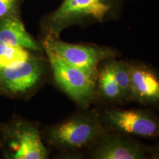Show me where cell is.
Instances as JSON below:
<instances>
[{"label":"cell","instance_id":"obj_8","mask_svg":"<svg viewBox=\"0 0 159 159\" xmlns=\"http://www.w3.org/2000/svg\"><path fill=\"white\" fill-rule=\"evenodd\" d=\"M89 156L94 159H145L148 158V147L130 135L108 131L90 148Z\"/></svg>","mask_w":159,"mask_h":159},{"label":"cell","instance_id":"obj_13","mask_svg":"<svg viewBox=\"0 0 159 159\" xmlns=\"http://www.w3.org/2000/svg\"><path fill=\"white\" fill-rule=\"evenodd\" d=\"M111 64L123 101L130 100V63L122 61H111Z\"/></svg>","mask_w":159,"mask_h":159},{"label":"cell","instance_id":"obj_5","mask_svg":"<svg viewBox=\"0 0 159 159\" xmlns=\"http://www.w3.org/2000/svg\"><path fill=\"white\" fill-rule=\"evenodd\" d=\"M35 53L22 62L0 71V95L25 99L34 94L44 81L48 60Z\"/></svg>","mask_w":159,"mask_h":159},{"label":"cell","instance_id":"obj_4","mask_svg":"<svg viewBox=\"0 0 159 159\" xmlns=\"http://www.w3.org/2000/svg\"><path fill=\"white\" fill-rule=\"evenodd\" d=\"M43 52L57 86L79 106L88 107L96 94L97 74L69 64L48 49Z\"/></svg>","mask_w":159,"mask_h":159},{"label":"cell","instance_id":"obj_11","mask_svg":"<svg viewBox=\"0 0 159 159\" xmlns=\"http://www.w3.org/2000/svg\"><path fill=\"white\" fill-rule=\"evenodd\" d=\"M96 89L101 98L105 101L111 102L123 101L121 91L115 80L111 61L98 71Z\"/></svg>","mask_w":159,"mask_h":159},{"label":"cell","instance_id":"obj_14","mask_svg":"<svg viewBox=\"0 0 159 159\" xmlns=\"http://www.w3.org/2000/svg\"><path fill=\"white\" fill-rule=\"evenodd\" d=\"M23 0H0V21L10 17H21Z\"/></svg>","mask_w":159,"mask_h":159},{"label":"cell","instance_id":"obj_10","mask_svg":"<svg viewBox=\"0 0 159 159\" xmlns=\"http://www.w3.org/2000/svg\"><path fill=\"white\" fill-rule=\"evenodd\" d=\"M0 42L40 54L44 52L41 42L26 30L21 17H10L0 21Z\"/></svg>","mask_w":159,"mask_h":159},{"label":"cell","instance_id":"obj_9","mask_svg":"<svg viewBox=\"0 0 159 159\" xmlns=\"http://www.w3.org/2000/svg\"><path fill=\"white\" fill-rule=\"evenodd\" d=\"M130 100L159 110V73L150 66L130 64Z\"/></svg>","mask_w":159,"mask_h":159},{"label":"cell","instance_id":"obj_12","mask_svg":"<svg viewBox=\"0 0 159 159\" xmlns=\"http://www.w3.org/2000/svg\"><path fill=\"white\" fill-rule=\"evenodd\" d=\"M37 52L0 42V71L26 61Z\"/></svg>","mask_w":159,"mask_h":159},{"label":"cell","instance_id":"obj_7","mask_svg":"<svg viewBox=\"0 0 159 159\" xmlns=\"http://www.w3.org/2000/svg\"><path fill=\"white\" fill-rule=\"evenodd\" d=\"M40 42L43 49H49L69 64L95 74L99 63L116 55L110 47L67 43L52 35H42Z\"/></svg>","mask_w":159,"mask_h":159},{"label":"cell","instance_id":"obj_15","mask_svg":"<svg viewBox=\"0 0 159 159\" xmlns=\"http://www.w3.org/2000/svg\"><path fill=\"white\" fill-rule=\"evenodd\" d=\"M148 158L159 159V143L148 147Z\"/></svg>","mask_w":159,"mask_h":159},{"label":"cell","instance_id":"obj_1","mask_svg":"<svg viewBox=\"0 0 159 159\" xmlns=\"http://www.w3.org/2000/svg\"><path fill=\"white\" fill-rule=\"evenodd\" d=\"M124 0H63L56 10L41 20V35L60 37L72 27L103 23L119 19Z\"/></svg>","mask_w":159,"mask_h":159},{"label":"cell","instance_id":"obj_6","mask_svg":"<svg viewBox=\"0 0 159 159\" xmlns=\"http://www.w3.org/2000/svg\"><path fill=\"white\" fill-rule=\"evenodd\" d=\"M100 117L112 130L146 139L159 137V116L150 110L107 108Z\"/></svg>","mask_w":159,"mask_h":159},{"label":"cell","instance_id":"obj_2","mask_svg":"<svg viewBox=\"0 0 159 159\" xmlns=\"http://www.w3.org/2000/svg\"><path fill=\"white\" fill-rule=\"evenodd\" d=\"M108 130L95 111L77 113L47 127L43 138L49 146L62 152L90 149Z\"/></svg>","mask_w":159,"mask_h":159},{"label":"cell","instance_id":"obj_3","mask_svg":"<svg viewBox=\"0 0 159 159\" xmlns=\"http://www.w3.org/2000/svg\"><path fill=\"white\" fill-rule=\"evenodd\" d=\"M0 150L6 159L49 158L38 125L18 116L0 123Z\"/></svg>","mask_w":159,"mask_h":159}]
</instances>
